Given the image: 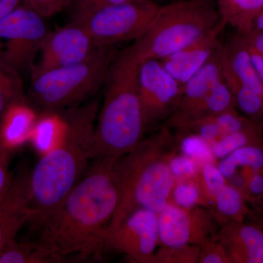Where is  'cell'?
Returning <instances> with one entry per match:
<instances>
[{
	"instance_id": "cell-24",
	"label": "cell",
	"mask_w": 263,
	"mask_h": 263,
	"mask_svg": "<svg viewBox=\"0 0 263 263\" xmlns=\"http://www.w3.org/2000/svg\"><path fill=\"white\" fill-rule=\"evenodd\" d=\"M27 102L22 76L6 62L0 49V118L10 105Z\"/></svg>"
},
{
	"instance_id": "cell-8",
	"label": "cell",
	"mask_w": 263,
	"mask_h": 263,
	"mask_svg": "<svg viewBox=\"0 0 263 263\" xmlns=\"http://www.w3.org/2000/svg\"><path fill=\"white\" fill-rule=\"evenodd\" d=\"M46 19L22 5L0 22V49L6 62L21 76L30 75L51 32Z\"/></svg>"
},
{
	"instance_id": "cell-6",
	"label": "cell",
	"mask_w": 263,
	"mask_h": 263,
	"mask_svg": "<svg viewBox=\"0 0 263 263\" xmlns=\"http://www.w3.org/2000/svg\"><path fill=\"white\" fill-rule=\"evenodd\" d=\"M118 54L115 46L100 47L80 63L30 76L29 100L41 113L62 112L85 103L105 84Z\"/></svg>"
},
{
	"instance_id": "cell-33",
	"label": "cell",
	"mask_w": 263,
	"mask_h": 263,
	"mask_svg": "<svg viewBox=\"0 0 263 263\" xmlns=\"http://www.w3.org/2000/svg\"><path fill=\"white\" fill-rule=\"evenodd\" d=\"M198 163L193 159L183 155H173L169 166L176 181L196 179L198 176Z\"/></svg>"
},
{
	"instance_id": "cell-19",
	"label": "cell",
	"mask_w": 263,
	"mask_h": 263,
	"mask_svg": "<svg viewBox=\"0 0 263 263\" xmlns=\"http://www.w3.org/2000/svg\"><path fill=\"white\" fill-rule=\"evenodd\" d=\"M262 9L263 0H217L221 20L243 36L253 30L256 18Z\"/></svg>"
},
{
	"instance_id": "cell-25",
	"label": "cell",
	"mask_w": 263,
	"mask_h": 263,
	"mask_svg": "<svg viewBox=\"0 0 263 263\" xmlns=\"http://www.w3.org/2000/svg\"><path fill=\"white\" fill-rule=\"evenodd\" d=\"M218 169L226 179L237 173L238 167L259 171L263 169L262 145L242 146L222 158Z\"/></svg>"
},
{
	"instance_id": "cell-21",
	"label": "cell",
	"mask_w": 263,
	"mask_h": 263,
	"mask_svg": "<svg viewBox=\"0 0 263 263\" xmlns=\"http://www.w3.org/2000/svg\"><path fill=\"white\" fill-rule=\"evenodd\" d=\"M235 108L233 94L224 81L221 80L213 87L202 103L189 114L178 129L180 130L186 124L197 119L233 111L236 110Z\"/></svg>"
},
{
	"instance_id": "cell-1",
	"label": "cell",
	"mask_w": 263,
	"mask_h": 263,
	"mask_svg": "<svg viewBox=\"0 0 263 263\" xmlns=\"http://www.w3.org/2000/svg\"><path fill=\"white\" fill-rule=\"evenodd\" d=\"M117 159H96L58 207L40 224L38 243L69 262L98 256L119 204L114 166Z\"/></svg>"
},
{
	"instance_id": "cell-41",
	"label": "cell",
	"mask_w": 263,
	"mask_h": 263,
	"mask_svg": "<svg viewBox=\"0 0 263 263\" xmlns=\"http://www.w3.org/2000/svg\"><path fill=\"white\" fill-rule=\"evenodd\" d=\"M254 29L263 31V9L258 15V16L257 17V18H256Z\"/></svg>"
},
{
	"instance_id": "cell-14",
	"label": "cell",
	"mask_w": 263,
	"mask_h": 263,
	"mask_svg": "<svg viewBox=\"0 0 263 263\" xmlns=\"http://www.w3.org/2000/svg\"><path fill=\"white\" fill-rule=\"evenodd\" d=\"M221 76L230 91L239 87L263 96V84L254 70L245 36L237 33L221 49Z\"/></svg>"
},
{
	"instance_id": "cell-35",
	"label": "cell",
	"mask_w": 263,
	"mask_h": 263,
	"mask_svg": "<svg viewBox=\"0 0 263 263\" xmlns=\"http://www.w3.org/2000/svg\"><path fill=\"white\" fill-rule=\"evenodd\" d=\"M246 171L247 177L241 192L246 200H263V169L259 171L246 169Z\"/></svg>"
},
{
	"instance_id": "cell-34",
	"label": "cell",
	"mask_w": 263,
	"mask_h": 263,
	"mask_svg": "<svg viewBox=\"0 0 263 263\" xmlns=\"http://www.w3.org/2000/svg\"><path fill=\"white\" fill-rule=\"evenodd\" d=\"M200 263H231L224 247L215 238L200 246Z\"/></svg>"
},
{
	"instance_id": "cell-26",
	"label": "cell",
	"mask_w": 263,
	"mask_h": 263,
	"mask_svg": "<svg viewBox=\"0 0 263 263\" xmlns=\"http://www.w3.org/2000/svg\"><path fill=\"white\" fill-rule=\"evenodd\" d=\"M247 145H262L258 127L230 133L211 143L214 157L224 158L226 156Z\"/></svg>"
},
{
	"instance_id": "cell-40",
	"label": "cell",
	"mask_w": 263,
	"mask_h": 263,
	"mask_svg": "<svg viewBox=\"0 0 263 263\" xmlns=\"http://www.w3.org/2000/svg\"><path fill=\"white\" fill-rule=\"evenodd\" d=\"M22 0H0V22L16 9Z\"/></svg>"
},
{
	"instance_id": "cell-3",
	"label": "cell",
	"mask_w": 263,
	"mask_h": 263,
	"mask_svg": "<svg viewBox=\"0 0 263 263\" xmlns=\"http://www.w3.org/2000/svg\"><path fill=\"white\" fill-rule=\"evenodd\" d=\"M175 138L167 126L162 127L116 160L114 171L119 204L106 238L137 209H148L158 214L170 201L176 183L169 166L176 149Z\"/></svg>"
},
{
	"instance_id": "cell-22",
	"label": "cell",
	"mask_w": 263,
	"mask_h": 263,
	"mask_svg": "<svg viewBox=\"0 0 263 263\" xmlns=\"http://www.w3.org/2000/svg\"><path fill=\"white\" fill-rule=\"evenodd\" d=\"M69 262L40 243L13 240L0 254V263H60Z\"/></svg>"
},
{
	"instance_id": "cell-28",
	"label": "cell",
	"mask_w": 263,
	"mask_h": 263,
	"mask_svg": "<svg viewBox=\"0 0 263 263\" xmlns=\"http://www.w3.org/2000/svg\"><path fill=\"white\" fill-rule=\"evenodd\" d=\"M171 197L174 204L183 209H191L200 203L206 205L200 183L195 180L176 181Z\"/></svg>"
},
{
	"instance_id": "cell-15",
	"label": "cell",
	"mask_w": 263,
	"mask_h": 263,
	"mask_svg": "<svg viewBox=\"0 0 263 263\" xmlns=\"http://www.w3.org/2000/svg\"><path fill=\"white\" fill-rule=\"evenodd\" d=\"M216 238L231 263H263V228L243 221L222 224Z\"/></svg>"
},
{
	"instance_id": "cell-44",
	"label": "cell",
	"mask_w": 263,
	"mask_h": 263,
	"mask_svg": "<svg viewBox=\"0 0 263 263\" xmlns=\"http://www.w3.org/2000/svg\"><path fill=\"white\" fill-rule=\"evenodd\" d=\"M262 126H263V120H262Z\"/></svg>"
},
{
	"instance_id": "cell-43",
	"label": "cell",
	"mask_w": 263,
	"mask_h": 263,
	"mask_svg": "<svg viewBox=\"0 0 263 263\" xmlns=\"http://www.w3.org/2000/svg\"><path fill=\"white\" fill-rule=\"evenodd\" d=\"M152 1L155 2V1H156V0H152Z\"/></svg>"
},
{
	"instance_id": "cell-46",
	"label": "cell",
	"mask_w": 263,
	"mask_h": 263,
	"mask_svg": "<svg viewBox=\"0 0 263 263\" xmlns=\"http://www.w3.org/2000/svg\"><path fill=\"white\" fill-rule=\"evenodd\" d=\"M262 228H263V227H262Z\"/></svg>"
},
{
	"instance_id": "cell-5",
	"label": "cell",
	"mask_w": 263,
	"mask_h": 263,
	"mask_svg": "<svg viewBox=\"0 0 263 263\" xmlns=\"http://www.w3.org/2000/svg\"><path fill=\"white\" fill-rule=\"evenodd\" d=\"M206 0H179L160 7L146 30L130 47L138 62L162 60L187 47L220 23Z\"/></svg>"
},
{
	"instance_id": "cell-42",
	"label": "cell",
	"mask_w": 263,
	"mask_h": 263,
	"mask_svg": "<svg viewBox=\"0 0 263 263\" xmlns=\"http://www.w3.org/2000/svg\"><path fill=\"white\" fill-rule=\"evenodd\" d=\"M8 190H9V189H8ZM8 191L6 192V193L3 194V195H1V196H0V206H1L2 204H3V202H4L5 198H6L7 194H8Z\"/></svg>"
},
{
	"instance_id": "cell-13",
	"label": "cell",
	"mask_w": 263,
	"mask_h": 263,
	"mask_svg": "<svg viewBox=\"0 0 263 263\" xmlns=\"http://www.w3.org/2000/svg\"><path fill=\"white\" fill-rule=\"evenodd\" d=\"M226 26L221 20L217 27L187 47L159 60L170 75L184 86L221 48V36Z\"/></svg>"
},
{
	"instance_id": "cell-10",
	"label": "cell",
	"mask_w": 263,
	"mask_h": 263,
	"mask_svg": "<svg viewBox=\"0 0 263 263\" xmlns=\"http://www.w3.org/2000/svg\"><path fill=\"white\" fill-rule=\"evenodd\" d=\"M216 222L212 213L203 208L183 209L169 201L157 214L159 243L169 247H200L215 238Z\"/></svg>"
},
{
	"instance_id": "cell-16",
	"label": "cell",
	"mask_w": 263,
	"mask_h": 263,
	"mask_svg": "<svg viewBox=\"0 0 263 263\" xmlns=\"http://www.w3.org/2000/svg\"><path fill=\"white\" fill-rule=\"evenodd\" d=\"M28 182V173H20L12 179L6 198L0 206V254L32 219Z\"/></svg>"
},
{
	"instance_id": "cell-18",
	"label": "cell",
	"mask_w": 263,
	"mask_h": 263,
	"mask_svg": "<svg viewBox=\"0 0 263 263\" xmlns=\"http://www.w3.org/2000/svg\"><path fill=\"white\" fill-rule=\"evenodd\" d=\"M37 118L27 102L10 105L0 118V146L11 152L30 141Z\"/></svg>"
},
{
	"instance_id": "cell-7",
	"label": "cell",
	"mask_w": 263,
	"mask_h": 263,
	"mask_svg": "<svg viewBox=\"0 0 263 263\" xmlns=\"http://www.w3.org/2000/svg\"><path fill=\"white\" fill-rule=\"evenodd\" d=\"M160 7L152 0H133L101 7L72 21L86 29L97 47H108L141 37Z\"/></svg>"
},
{
	"instance_id": "cell-30",
	"label": "cell",
	"mask_w": 263,
	"mask_h": 263,
	"mask_svg": "<svg viewBox=\"0 0 263 263\" xmlns=\"http://www.w3.org/2000/svg\"><path fill=\"white\" fill-rule=\"evenodd\" d=\"M200 246L187 245L177 247H164L155 253L154 263L199 262Z\"/></svg>"
},
{
	"instance_id": "cell-32",
	"label": "cell",
	"mask_w": 263,
	"mask_h": 263,
	"mask_svg": "<svg viewBox=\"0 0 263 263\" xmlns=\"http://www.w3.org/2000/svg\"><path fill=\"white\" fill-rule=\"evenodd\" d=\"M22 5L42 15L50 18L70 8L72 0H22Z\"/></svg>"
},
{
	"instance_id": "cell-29",
	"label": "cell",
	"mask_w": 263,
	"mask_h": 263,
	"mask_svg": "<svg viewBox=\"0 0 263 263\" xmlns=\"http://www.w3.org/2000/svg\"><path fill=\"white\" fill-rule=\"evenodd\" d=\"M232 94L234 98L235 106L252 122H262L263 96L253 90L245 87L237 88Z\"/></svg>"
},
{
	"instance_id": "cell-4",
	"label": "cell",
	"mask_w": 263,
	"mask_h": 263,
	"mask_svg": "<svg viewBox=\"0 0 263 263\" xmlns=\"http://www.w3.org/2000/svg\"><path fill=\"white\" fill-rule=\"evenodd\" d=\"M138 67L130 46L119 53L110 67L95 125L93 160L119 158L143 140L146 129L138 91Z\"/></svg>"
},
{
	"instance_id": "cell-31",
	"label": "cell",
	"mask_w": 263,
	"mask_h": 263,
	"mask_svg": "<svg viewBox=\"0 0 263 263\" xmlns=\"http://www.w3.org/2000/svg\"><path fill=\"white\" fill-rule=\"evenodd\" d=\"M200 185L205 202H213L216 194L226 184V179L213 162H205L201 165Z\"/></svg>"
},
{
	"instance_id": "cell-39",
	"label": "cell",
	"mask_w": 263,
	"mask_h": 263,
	"mask_svg": "<svg viewBox=\"0 0 263 263\" xmlns=\"http://www.w3.org/2000/svg\"><path fill=\"white\" fill-rule=\"evenodd\" d=\"M248 49L254 70H255L259 79H260L261 82L263 84V54L256 51L253 48L251 47L250 46H249V44Z\"/></svg>"
},
{
	"instance_id": "cell-38",
	"label": "cell",
	"mask_w": 263,
	"mask_h": 263,
	"mask_svg": "<svg viewBox=\"0 0 263 263\" xmlns=\"http://www.w3.org/2000/svg\"><path fill=\"white\" fill-rule=\"evenodd\" d=\"M247 38L249 46L255 49L256 51L263 54V31L254 29L248 35L245 36Z\"/></svg>"
},
{
	"instance_id": "cell-27",
	"label": "cell",
	"mask_w": 263,
	"mask_h": 263,
	"mask_svg": "<svg viewBox=\"0 0 263 263\" xmlns=\"http://www.w3.org/2000/svg\"><path fill=\"white\" fill-rule=\"evenodd\" d=\"M176 141V144L181 151V155L193 159L198 164L213 162L214 155L210 143L201 137L193 133H183Z\"/></svg>"
},
{
	"instance_id": "cell-11",
	"label": "cell",
	"mask_w": 263,
	"mask_h": 263,
	"mask_svg": "<svg viewBox=\"0 0 263 263\" xmlns=\"http://www.w3.org/2000/svg\"><path fill=\"white\" fill-rule=\"evenodd\" d=\"M158 243L157 214L138 209L107 236L105 249L124 254L131 262L154 263Z\"/></svg>"
},
{
	"instance_id": "cell-12",
	"label": "cell",
	"mask_w": 263,
	"mask_h": 263,
	"mask_svg": "<svg viewBox=\"0 0 263 263\" xmlns=\"http://www.w3.org/2000/svg\"><path fill=\"white\" fill-rule=\"evenodd\" d=\"M86 29L72 21L64 27L51 31L43 44L41 58L31 71L30 76L80 63L89 58L98 49Z\"/></svg>"
},
{
	"instance_id": "cell-36",
	"label": "cell",
	"mask_w": 263,
	"mask_h": 263,
	"mask_svg": "<svg viewBox=\"0 0 263 263\" xmlns=\"http://www.w3.org/2000/svg\"><path fill=\"white\" fill-rule=\"evenodd\" d=\"M133 0H72L73 15L78 16L106 5L120 4Z\"/></svg>"
},
{
	"instance_id": "cell-17",
	"label": "cell",
	"mask_w": 263,
	"mask_h": 263,
	"mask_svg": "<svg viewBox=\"0 0 263 263\" xmlns=\"http://www.w3.org/2000/svg\"><path fill=\"white\" fill-rule=\"evenodd\" d=\"M221 49V46L183 86L181 101L174 113L167 119V127L177 129L185 118L202 103L213 87L222 80Z\"/></svg>"
},
{
	"instance_id": "cell-45",
	"label": "cell",
	"mask_w": 263,
	"mask_h": 263,
	"mask_svg": "<svg viewBox=\"0 0 263 263\" xmlns=\"http://www.w3.org/2000/svg\"><path fill=\"white\" fill-rule=\"evenodd\" d=\"M156 1H157V0H156Z\"/></svg>"
},
{
	"instance_id": "cell-20",
	"label": "cell",
	"mask_w": 263,
	"mask_h": 263,
	"mask_svg": "<svg viewBox=\"0 0 263 263\" xmlns=\"http://www.w3.org/2000/svg\"><path fill=\"white\" fill-rule=\"evenodd\" d=\"M65 127L62 112H43L38 116L30 141L38 152L45 155L60 144Z\"/></svg>"
},
{
	"instance_id": "cell-2",
	"label": "cell",
	"mask_w": 263,
	"mask_h": 263,
	"mask_svg": "<svg viewBox=\"0 0 263 263\" xmlns=\"http://www.w3.org/2000/svg\"><path fill=\"white\" fill-rule=\"evenodd\" d=\"M100 102L91 98L62 111L65 132L60 144L43 155L29 174V205L40 224L80 181L93 160L95 125Z\"/></svg>"
},
{
	"instance_id": "cell-9",
	"label": "cell",
	"mask_w": 263,
	"mask_h": 263,
	"mask_svg": "<svg viewBox=\"0 0 263 263\" xmlns=\"http://www.w3.org/2000/svg\"><path fill=\"white\" fill-rule=\"evenodd\" d=\"M183 89L160 60L139 62L138 91L146 129L169 119L179 106Z\"/></svg>"
},
{
	"instance_id": "cell-37",
	"label": "cell",
	"mask_w": 263,
	"mask_h": 263,
	"mask_svg": "<svg viewBox=\"0 0 263 263\" xmlns=\"http://www.w3.org/2000/svg\"><path fill=\"white\" fill-rule=\"evenodd\" d=\"M10 151L0 146V196L8 191L12 177L9 174Z\"/></svg>"
},
{
	"instance_id": "cell-23",
	"label": "cell",
	"mask_w": 263,
	"mask_h": 263,
	"mask_svg": "<svg viewBox=\"0 0 263 263\" xmlns=\"http://www.w3.org/2000/svg\"><path fill=\"white\" fill-rule=\"evenodd\" d=\"M216 221L226 224L230 221H243L249 214L243 193L230 184H226L216 194L213 200Z\"/></svg>"
}]
</instances>
